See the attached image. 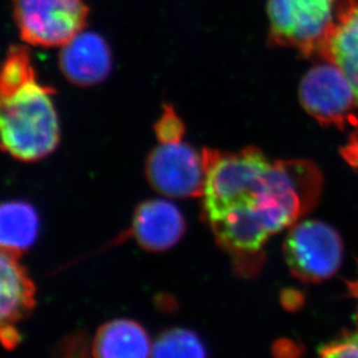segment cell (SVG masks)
I'll return each instance as SVG.
<instances>
[{
	"label": "cell",
	"mask_w": 358,
	"mask_h": 358,
	"mask_svg": "<svg viewBox=\"0 0 358 358\" xmlns=\"http://www.w3.org/2000/svg\"><path fill=\"white\" fill-rule=\"evenodd\" d=\"M146 176L150 185L165 196H201L206 187V162L203 153L182 141L160 143L148 158Z\"/></svg>",
	"instance_id": "52a82bcc"
},
{
	"label": "cell",
	"mask_w": 358,
	"mask_h": 358,
	"mask_svg": "<svg viewBox=\"0 0 358 358\" xmlns=\"http://www.w3.org/2000/svg\"><path fill=\"white\" fill-rule=\"evenodd\" d=\"M36 78L29 51L21 45L10 48L1 73V95L15 91L28 81Z\"/></svg>",
	"instance_id": "2e32d148"
},
{
	"label": "cell",
	"mask_w": 358,
	"mask_h": 358,
	"mask_svg": "<svg viewBox=\"0 0 358 358\" xmlns=\"http://www.w3.org/2000/svg\"><path fill=\"white\" fill-rule=\"evenodd\" d=\"M156 135L162 144L181 142L186 132L182 121L176 115V110L171 106H166L162 117L156 124Z\"/></svg>",
	"instance_id": "e0dca14e"
},
{
	"label": "cell",
	"mask_w": 358,
	"mask_h": 358,
	"mask_svg": "<svg viewBox=\"0 0 358 358\" xmlns=\"http://www.w3.org/2000/svg\"><path fill=\"white\" fill-rule=\"evenodd\" d=\"M52 93L35 78L1 95V145L15 159L38 162L57 148L59 123Z\"/></svg>",
	"instance_id": "6da1fadb"
},
{
	"label": "cell",
	"mask_w": 358,
	"mask_h": 358,
	"mask_svg": "<svg viewBox=\"0 0 358 358\" xmlns=\"http://www.w3.org/2000/svg\"><path fill=\"white\" fill-rule=\"evenodd\" d=\"M220 245L238 253H259L271 234L253 206H240L211 223Z\"/></svg>",
	"instance_id": "7c38bea8"
},
{
	"label": "cell",
	"mask_w": 358,
	"mask_h": 358,
	"mask_svg": "<svg viewBox=\"0 0 358 358\" xmlns=\"http://www.w3.org/2000/svg\"><path fill=\"white\" fill-rule=\"evenodd\" d=\"M38 232V213L31 204L22 201L3 203L0 208L1 250L20 255L35 243Z\"/></svg>",
	"instance_id": "5bb4252c"
},
{
	"label": "cell",
	"mask_w": 358,
	"mask_h": 358,
	"mask_svg": "<svg viewBox=\"0 0 358 358\" xmlns=\"http://www.w3.org/2000/svg\"><path fill=\"white\" fill-rule=\"evenodd\" d=\"M153 357H204L206 348L194 331L171 329L160 335L152 345Z\"/></svg>",
	"instance_id": "9a60e30c"
},
{
	"label": "cell",
	"mask_w": 358,
	"mask_h": 358,
	"mask_svg": "<svg viewBox=\"0 0 358 358\" xmlns=\"http://www.w3.org/2000/svg\"><path fill=\"white\" fill-rule=\"evenodd\" d=\"M341 156L349 165L358 169V125L356 127L355 131L350 136L348 143L342 148Z\"/></svg>",
	"instance_id": "d6986e66"
},
{
	"label": "cell",
	"mask_w": 358,
	"mask_h": 358,
	"mask_svg": "<svg viewBox=\"0 0 358 358\" xmlns=\"http://www.w3.org/2000/svg\"><path fill=\"white\" fill-rule=\"evenodd\" d=\"M12 1L21 38L38 47H63L84 29L87 20L84 0Z\"/></svg>",
	"instance_id": "5b68a950"
},
{
	"label": "cell",
	"mask_w": 358,
	"mask_h": 358,
	"mask_svg": "<svg viewBox=\"0 0 358 358\" xmlns=\"http://www.w3.org/2000/svg\"><path fill=\"white\" fill-rule=\"evenodd\" d=\"M186 224L180 210L164 199L144 202L136 210L132 234L146 250H166L182 238Z\"/></svg>",
	"instance_id": "9c48e42d"
},
{
	"label": "cell",
	"mask_w": 358,
	"mask_h": 358,
	"mask_svg": "<svg viewBox=\"0 0 358 358\" xmlns=\"http://www.w3.org/2000/svg\"><path fill=\"white\" fill-rule=\"evenodd\" d=\"M0 274L1 328L14 327L34 305V284L19 264V255L12 252L1 250Z\"/></svg>",
	"instance_id": "8fae6325"
},
{
	"label": "cell",
	"mask_w": 358,
	"mask_h": 358,
	"mask_svg": "<svg viewBox=\"0 0 358 358\" xmlns=\"http://www.w3.org/2000/svg\"><path fill=\"white\" fill-rule=\"evenodd\" d=\"M349 292L352 294V297H355L358 301V280L357 282H349L348 283ZM358 318V312H357Z\"/></svg>",
	"instance_id": "ffe728a7"
},
{
	"label": "cell",
	"mask_w": 358,
	"mask_h": 358,
	"mask_svg": "<svg viewBox=\"0 0 358 358\" xmlns=\"http://www.w3.org/2000/svg\"><path fill=\"white\" fill-rule=\"evenodd\" d=\"M59 66L68 80L92 86L105 80L112 70V52L105 38L83 31L62 47Z\"/></svg>",
	"instance_id": "ba28073f"
},
{
	"label": "cell",
	"mask_w": 358,
	"mask_h": 358,
	"mask_svg": "<svg viewBox=\"0 0 358 358\" xmlns=\"http://www.w3.org/2000/svg\"><path fill=\"white\" fill-rule=\"evenodd\" d=\"M206 166L204 208L210 223L231 210L253 206L267 187L274 162L257 148L237 153L204 150Z\"/></svg>",
	"instance_id": "7a4b0ae2"
},
{
	"label": "cell",
	"mask_w": 358,
	"mask_h": 358,
	"mask_svg": "<svg viewBox=\"0 0 358 358\" xmlns=\"http://www.w3.org/2000/svg\"><path fill=\"white\" fill-rule=\"evenodd\" d=\"M284 255L296 278L322 282L341 267L343 243L331 225L320 220H304L292 225L284 243Z\"/></svg>",
	"instance_id": "8992f818"
},
{
	"label": "cell",
	"mask_w": 358,
	"mask_h": 358,
	"mask_svg": "<svg viewBox=\"0 0 358 358\" xmlns=\"http://www.w3.org/2000/svg\"><path fill=\"white\" fill-rule=\"evenodd\" d=\"M341 0H268L269 42L320 57Z\"/></svg>",
	"instance_id": "3957f363"
},
{
	"label": "cell",
	"mask_w": 358,
	"mask_h": 358,
	"mask_svg": "<svg viewBox=\"0 0 358 358\" xmlns=\"http://www.w3.org/2000/svg\"><path fill=\"white\" fill-rule=\"evenodd\" d=\"M305 112L324 127L358 125V98L338 65L322 59L308 70L299 85Z\"/></svg>",
	"instance_id": "277c9868"
},
{
	"label": "cell",
	"mask_w": 358,
	"mask_h": 358,
	"mask_svg": "<svg viewBox=\"0 0 358 358\" xmlns=\"http://www.w3.org/2000/svg\"><path fill=\"white\" fill-rule=\"evenodd\" d=\"M320 58L341 69L358 98V0H341Z\"/></svg>",
	"instance_id": "30bf717a"
},
{
	"label": "cell",
	"mask_w": 358,
	"mask_h": 358,
	"mask_svg": "<svg viewBox=\"0 0 358 358\" xmlns=\"http://www.w3.org/2000/svg\"><path fill=\"white\" fill-rule=\"evenodd\" d=\"M318 352L322 357H358V329L324 343L319 347Z\"/></svg>",
	"instance_id": "ac0fdd59"
},
{
	"label": "cell",
	"mask_w": 358,
	"mask_h": 358,
	"mask_svg": "<svg viewBox=\"0 0 358 358\" xmlns=\"http://www.w3.org/2000/svg\"><path fill=\"white\" fill-rule=\"evenodd\" d=\"M92 352L95 357L143 358L151 356L152 345L145 329L132 320H114L95 335Z\"/></svg>",
	"instance_id": "4fadbf2b"
}]
</instances>
